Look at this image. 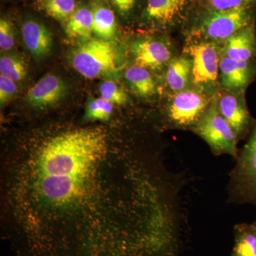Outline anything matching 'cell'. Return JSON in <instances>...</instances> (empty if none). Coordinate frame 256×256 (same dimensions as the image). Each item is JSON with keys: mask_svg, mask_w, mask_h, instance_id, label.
Masks as SVG:
<instances>
[{"mask_svg": "<svg viewBox=\"0 0 256 256\" xmlns=\"http://www.w3.org/2000/svg\"><path fill=\"white\" fill-rule=\"evenodd\" d=\"M158 160L106 126L58 130L2 154V235L15 256H164Z\"/></svg>", "mask_w": 256, "mask_h": 256, "instance_id": "1", "label": "cell"}, {"mask_svg": "<svg viewBox=\"0 0 256 256\" xmlns=\"http://www.w3.org/2000/svg\"><path fill=\"white\" fill-rule=\"evenodd\" d=\"M70 63L85 78H98L117 70L118 54L110 41L90 37L80 40L74 47Z\"/></svg>", "mask_w": 256, "mask_h": 256, "instance_id": "2", "label": "cell"}, {"mask_svg": "<svg viewBox=\"0 0 256 256\" xmlns=\"http://www.w3.org/2000/svg\"><path fill=\"white\" fill-rule=\"evenodd\" d=\"M256 8H244L226 11L203 10L200 14L194 33L197 36L222 41L255 23Z\"/></svg>", "mask_w": 256, "mask_h": 256, "instance_id": "3", "label": "cell"}, {"mask_svg": "<svg viewBox=\"0 0 256 256\" xmlns=\"http://www.w3.org/2000/svg\"><path fill=\"white\" fill-rule=\"evenodd\" d=\"M230 174L228 201L256 206V122Z\"/></svg>", "mask_w": 256, "mask_h": 256, "instance_id": "4", "label": "cell"}, {"mask_svg": "<svg viewBox=\"0 0 256 256\" xmlns=\"http://www.w3.org/2000/svg\"><path fill=\"white\" fill-rule=\"evenodd\" d=\"M193 130L210 146L215 156L228 154L236 159L239 154L237 139L233 129L220 114L217 99L210 106Z\"/></svg>", "mask_w": 256, "mask_h": 256, "instance_id": "5", "label": "cell"}, {"mask_svg": "<svg viewBox=\"0 0 256 256\" xmlns=\"http://www.w3.org/2000/svg\"><path fill=\"white\" fill-rule=\"evenodd\" d=\"M188 52L192 56L193 84L201 89L214 87L218 80L220 62L214 44L193 42L188 45Z\"/></svg>", "mask_w": 256, "mask_h": 256, "instance_id": "6", "label": "cell"}, {"mask_svg": "<svg viewBox=\"0 0 256 256\" xmlns=\"http://www.w3.org/2000/svg\"><path fill=\"white\" fill-rule=\"evenodd\" d=\"M210 104L202 92L192 90L178 92L168 107V120L174 127L194 129Z\"/></svg>", "mask_w": 256, "mask_h": 256, "instance_id": "7", "label": "cell"}, {"mask_svg": "<svg viewBox=\"0 0 256 256\" xmlns=\"http://www.w3.org/2000/svg\"><path fill=\"white\" fill-rule=\"evenodd\" d=\"M192 0H148L144 18L148 23L170 28L181 23Z\"/></svg>", "mask_w": 256, "mask_h": 256, "instance_id": "8", "label": "cell"}, {"mask_svg": "<svg viewBox=\"0 0 256 256\" xmlns=\"http://www.w3.org/2000/svg\"><path fill=\"white\" fill-rule=\"evenodd\" d=\"M242 94H224L217 99L220 114L230 124L238 140L245 137L255 124H252V116Z\"/></svg>", "mask_w": 256, "mask_h": 256, "instance_id": "9", "label": "cell"}, {"mask_svg": "<svg viewBox=\"0 0 256 256\" xmlns=\"http://www.w3.org/2000/svg\"><path fill=\"white\" fill-rule=\"evenodd\" d=\"M66 92L62 78L54 74H47L28 89L25 100L32 108L43 110L58 104Z\"/></svg>", "mask_w": 256, "mask_h": 256, "instance_id": "10", "label": "cell"}, {"mask_svg": "<svg viewBox=\"0 0 256 256\" xmlns=\"http://www.w3.org/2000/svg\"><path fill=\"white\" fill-rule=\"evenodd\" d=\"M220 73L224 88L234 94L244 92L255 78L256 60L237 62L224 55L220 60Z\"/></svg>", "mask_w": 256, "mask_h": 256, "instance_id": "11", "label": "cell"}, {"mask_svg": "<svg viewBox=\"0 0 256 256\" xmlns=\"http://www.w3.org/2000/svg\"><path fill=\"white\" fill-rule=\"evenodd\" d=\"M131 50L137 65L152 70L162 68L172 56L171 50L166 43L152 38L136 40Z\"/></svg>", "mask_w": 256, "mask_h": 256, "instance_id": "12", "label": "cell"}, {"mask_svg": "<svg viewBox=\"0 0 256 256\" xmlns=\"http://www.w3.org/2000/svg\"><path fill=\"white\" fill-rule=\"evenodd\" d=\"M22 37L25 46L34 58H44L52 50L53 40L50 32L43 24L30 20L23 24Z\"/></svg>", "mask_w": 256, "mask_h": 256, "instance_id": "13", "label": "cell"}, {"mask_svg": "<svg viewBox=\"0 0 256 256\" xmlns=\"http://www.w3.org/2000/svg\"><path fill=\"white\" fill-rule=\"evenodd\" d=\"M225 54L237 62L256 60V32L255 23L240 30L226 40Z\"/></svg>", "mask_w": 256, "mask_h": 256, "instance_id": "14", "label": "cell"}, {"mask_svg": "<svg viewBox=\"0 0 256 256\" xmlns=\"http://www.w3.org/2000/svg\"><path fill=\"white\" fill-rule=\"evenodd\" d=\"M65 32L70 38L85 40L90 38L94 32L92 9L86 6L77 8L65 22Z\"/></svg>", "mask_w": 256, "mask_h": 256, "instance_id": "15", "label": "cell"}, {"mask_svg": "<svg viewBox=\"0 0 256 256\" xmlns=\"http://www.w3.org/2000/svg\"><path fill=\"white\" fill-rule=\"evenodd\" d=\"M192 60L188 57H178L170 60L166 73V82L174 92H182L192 76Z\"/></svg>", "mask_w": 256, "mask_h": 256, "instance_id": "16", "label": "cell"}, {"mask_svg": "<svg viewBox=\"0 0 256 256\" xmlns=\"http://www.w3.org/2000/svg\"><path fill=\"white\" fill-rule=\"evenodd\" d=\"M124 77L132 92L138 96L148 98L156 94V82L146 68L132 66L126 70Z\"/></svg>", "mask_w": 256, "mask_h": 256, "instance_id": "17", "label": "cell"}, {"mask_svg": "<svg viewBox=\"0 0 256 256\" xmlns=\"http://www.w3.org/2000/svg\"><path fill=\"white\" fill-rule=\"evenodd\" d=\"M94 33L102 40L110 41L116 33V20L114 12L104 4H96L92 8Z\"/></svg>", "mask_w": 256, "mask_h": 256, "instance_id": "18", "label": "cell"}, {"mask_svg": "<svg viewBox=\"0 0 256 256\" xmlns=\"http://www.w3.org/2000/svg\"><path fill=\"white\" fill-rule=\"evenodd\" d=\"M234 236L232 256H256V232L252 224L236 226Z\"/></svg>", "mask_w": 256, "mask_h": 256, "instance_id": "19", "label": "cell"}, {"mask_svg": "<svg viewBox=\"0 0 256 256\" xmlns=\"http://www.w3.org/2000/svg\"><path fill=\"white\" fill-rule=\"evenodd\" d=\"M0 74L15 82H22L28 74L26 60L20 56L8 54L0 58Z\"/></svg>", "mask_w": 256, "mask_h": 256, "instance_id": "20", "label": "cell"}, {"mask_svg": "<svg viewBox=\"0 0 256 256\" xmlns=\"http://www.w3.org/2000/svg\"><path fill=\"white\" fill-rule=\"evenodd\" d=\"M38 4L47 15L63 22L77 9L76 0H38Z\"/></svg>", "mask_w": 256, "mask_h": 256, "instance_id": "21", "label": "cell"}, {"mask_svg": "<svg viewBox=\"0 0 256 256\" xmlns=\"http://www.w3.org/2000/svg\"><path fill=\"white\" fill-rule=\"evenodd\" d=\"M114 106L102 98H92L87 102L84 112V120L88 122H107L112 118Z\"/></svg>", "mask_w": 256, "mask_h": 256, "instance_id": "22", "label": "cell"}, {"mask_svg": "<svg viewBox=\"0 0 256 256\" xmlns=\"http://www.w3.org/2000/svg\"><path fill=\"white\" fill-rule=\"evenodd\" d=\"M202 9L226 11L239 8H256V0H200Z\"/></svg>", "mask_w": 256, "mask_h": 256, "instance_id": "23", "label": "cell"}, {"mask_svg": "<svg viewBox=\"0 0 256 256\" xmlns=\"http://www.w3.org/2000/svg\"><path fill=\"white\" fill-rule=\"evenodd\" d=\"M101 98L114 106H124L128 102L127 94L112 80H105L99 88Z\"/></svg>", "mask_w": 256, "mask_h": 256, "instance_id": "24", "label": "cell"}, {"mask_svg": "<svg viewBox=\"0 0 256 256\" xmlns=\"http://www.w3.org/2000/svg\"><path fill=\"white\" fill-rule=\"evenodd\" d=\"M15 37L14 26L10 20L2 18L0 20V48L6 52L14 48Z\"/></svg>", "mask_w": 256, "mask_h": 256, "instance_id": "25", "label": "cell"}, {"mask_svg": "<svg viewBox=\"0 0 256 256\" xmlns=\"http://www.w3.org/2000/svg\"><path fill=\"white\" fill-rule=\"evenodd\" d=\"M18 92L16 82L4 76L0 75V104L4 105L14 98Z\"/></svg>", "mask_w": 256, "mask_h": 256, "instance_id": "26", "label": "cell"}, {"mask_svg": "<svg viewBox=\"0 0 256 256\" xmlns=\"http://www.w3.org/2000/svg\"><path fill=\"white\" fill-rule=\"evenodd\" d=\"M112 4L122 16H128L134 9L137 0H111Z\"/></svg>", "mask_w": 256, "mask_h": 256, "instance_id": "27", "label": "cell"}, {"mask_svg": "<svg viewBox=\"0 0 256 256\" xmlns=\"http://www.w3.org/2000/svg\"><path fill=\"white\" fill-rule=\"evenodd\" d=\"M252 226H254V228H255L256 232V222H254V223L252 224Z\"/></svg>", "mask_w": 256, "mask_h": 256, "instance_id": "28", "label": "cell"}]
</instances>
